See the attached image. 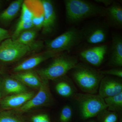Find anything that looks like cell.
<instances>
[{
  "instance_id": "cell-2",
  "label": "cell",
  "mask_w": 122,
  "mask_h": 122,
  "mask_svg": "<svg viewBox=\"0 0 122 122\" xmlns=\"http://www.w3.org/2000/svg\"><path fill=\"white\" fill-rule=\"evenodd\" d=\"M72 76L79 88L86 93L96 94L105 76L100 71L85 63H78L72 69Z\"/></svg>"
},
{
  "instance_id": "cell-27",
  "label": "cell",
  "mask_w": 122,
  "mask_h": 122,
  "mask_svg": "<svg viewBox=\"0 0 122 122\" xmlns=\"http://www.w3.org/2000/svg\"><path fill=\"white\" fill-rule=\"evenodd\" d=\"M25 118L27 122H52L49 115L45 113L35 114Z\"/></svg>"
},
{
  "instance_id": "cell-5",
  "label": "cell",
  "mask_w": 122,
  "mask_h": 122,
  "mask_svg": "<svg viewBox=\"0 0 122 122\" xmlns=\"http://www.w3.org/2000/svg\"><path fill=\"white\" fill-rule=\"evenodd\" d=\"M83 41L81 29L73 27L52 40L46 41V50L56 54L69 52Z\"/></svg>"
},
{
  "instance_id": "cell-33",
  "label": "cell",
  "mask_w": 122,
  "mask_h": 122,
  "mask_svg": "<svg viewBox=\"0 0 122 122\" xmlns=\"http://www.w3.org/2000/svg\"><path fill=\"white\" fill-rule=\"evenodd\" d=\"M94 122V121H90V122Z\"/></svg>"
},
{
  "instance_id": "cell-21",
  "label": "cell",
  "mask_w": 122,
  "mask_h": 122,
  "mask_svg": "<svg viewBox=\"0 0 122 122\" xmlns=\"http://www.w3.org/2000/svg\"><path fill=\"white\" fill-rule=\"evenodd\" d=\"M0 122H27L25 117L16 111L5 110L0 111Z\"/></svg>"
},
{
  "instance_id": "cell-12",
  "label": "cell",
  "mask_w": 122,
  "mask_h": 122,
  "mask_svg": "<svg viewBox=\"0 0 122 122\" xmlns=\"http://www.w3.org/2000/svg\"><path fill=\"white\" fill-rule=\"evenodd\" d=\"M59 54L46 50L20 62L14 67L13 70L15 73L31 70L44 61L53 58Z\"/></svg>"
},
{
  "instance_id": "cell-32",
  "label": "cell",
  "mask_w": 122,
  "mask_h": 122,
  "mask_svg": "<svg viewBox=\"0 0 122 122\" xmlns=\"http://www.w3.org/2000/svg\"><path fill=\"white\" fill-rule=\"evenodd\" d=\"M4 73V70L3 67L0 65V74H3Z\"/></svg>"
},
{
  "instance_id": "cell-26",
  "label": "cell",
  "mask_w": 122,
  "mask_h": 122,
  "mask_svg": "<svg viewBox=\"0 0 122 122\" xmlns=\"http://www.w3.org/2000/svg\"><path fill=\"white\" fill-rule=\"evenodd\" d=\"M73 114V110L71 107L68 105H66L61 110L58 117V122H70Z\"/></svg>"
},
{
  "instance_id": "cell-8",
  "label": "cell",
  "mask_w": 122,
  "mask_h": 122,
  "mask_svg": "<svg viewBox=\"0 0 122 122\" xmlns=\"http://www.w3.org/2000/svg\"><path fill=\"white\" fill-rule=\"evenodd\" d=\"M110 26L106 22H94L81 29L83 41L92 45L102 44L108 38Z\"/></svg>"
},
{
  "instance_id": "cell-18",
  "label": "cell",
  "mask_w": 122,
  "mask_h": 122,
  "mask_svg": "<svg viewBox=\"0 0 122 122\" xmlns=\"http://www.w3.org/2000/svg\"><path fill=\"white\" fill-rule=\"evenodd\" d=\"M30 9L33 17L32 18L34 28L42 29L44 22L43 6L41 0L24 1Z\"/></svg>"
},
{
  "instance_id": "cell-20",
  "label": "cell",
  "mask_w": 122,
  "mask_h": 122,
  "mask_svg": "<svg viewBox=\"0 0 122 122\" xmlns=\"http://www.w3.org/2000/svg\"><path fill=\"white\" fill-rule=\"evenodd\" d=\"M109 111L121 114L122 111V92L114 96L104 98Z\"/></svg>"
},
{
  "instance_id": "cell-29",
  "label": "cell",
  "mask_w": 122,
  "mask_h": 122,
  "mask_svg": "<svg viewBox=\"0 0 122 122\" xmlns=\"http://www.w3.org/2000/svg\"><path fill=\"white\" fill-rule=\"evenodd\" d=\"M10 38L8 31L0 27V44L5 39Z\"/></svg>"
},
{
  "instance_id": "cell-1",
  "label": "cell",
  "mask_w": 122,
  "mask_h": 122,
  "mask_svg": "<svg viewBox=\"0 0 122 122\" xmlns=\"http://www.w3.org/2000/svg\"><path fill=\"white\" fill-rule=\"evenodd\" d=\"M66 19L70 24L75 25L92 17L106 16V9L83 0H65Z\"/></svg>"
},
{
  "instance_id": "cell-4",
  "label": "cell",
  "mask_w": 122,
  "mask_h": 122,
  "mask_svg": "<svg viewBox=\"0 0 122 122\" xmlns=\"http://www.w3.org/2000/svg\"><path fill=\"white\" fill-rule=\"evenodd\" d=\"M43 46L42 41H36L30 45H25L11 38H8L0 44V62H14L30 52L41 49Z\"/></svg>"
},
{
  "instance_id": "cell-6",
  "label": "cell",
  "mask_w": 122,
  "mask_h": 122,
  "mask_svg": "<svg viewBox=\"0 0 122 122\" xmlns=\"http://www.w3.org/2000/svg\"><path fill=\"white\" fill-rule=\"evenodd\" d=\"M72 96L78 103L81 116L83 119L98 116L107 108L104 99L99 95L77 93Z\"/></svg>"
},
{
  "instance_id": "cell-28",
  "label": "cell",
  "mask_w": 122,
  "mask_h": 122,
  "mask_svg": "<svg viewBox=\"0 0 122 122\" xmlns=\"http://www.w3.org/2000/svg\"><path fill=\"white\" fill-rule=\"evenodd\" d=\"M101 73L105 76V75L115 76L118 77H122V69L121 68H112L110 69L99 71Z\"/></svg>"
},
{
  "instance_id": "cell-15",
  "label": "cell",
  "mask_w": 122,
  "mask_h": 122,
  "mask_svg": "<svg viewBox=\"0 0 122 122\" xmlns=\"http://www.w3.org/2000/svg\"><path fill=\"white\" fill-rule=\"evenodd\" d=\"M2 96H7L28 91L26 86L13 77H6L1 81Z\"/></svg>"
},
{
  "instance_id": "cell-24",
  "label": "cell",
  "mask_w": 122,
  "mask_h": 122,
  "mask_svg": "<svg viewBox=\"0 0 122 122\" xmlns=\"http://www.w3.org/2000/svg\"><path fill=\"white\" fill-rule=\"evenodd\" d=\"M33 28H34V27L32 20L19 19L12 35L11 39L15 40L22 32Z\"/></svg>"
},
{
  "instance_id": "cell-11",
  "label": "cell",
  "mask_w": 122,
  "mask_h": 122,
  "mask_svg": "<svg viewBox=\"0 0 122 122\" xmlns=\"http://www.w3.org/2000/svg\"><path fill=\"white\" fill-rule=\"evenodd\" d=\"M35 95L34 92L28 91L5 96L1 100L0 107L3 110L17 109L27 102Z\"/></svg>"
},
{
  "instance_id": "cell-9",
  "label": "cell",
  "mask_w": 122,
  "mask_h": 122,
  "mask_svg": "<svg viewBox=\"0 0 122 122\" xmlns=\"http://www.w3.org/2000/svg\"><path fill=\"white\" fill-rule=\"evenodd\" d=\"M109 50L107 44H102L82 50L79 56L82 61L90 65L98 66L101 65Z\"/></svg>"
},
{
  "instance_id": "cell-16",
  "label": "cell",
  "mask_w": 122,
  "mask_h": 122,
  "mask_svg": "<svg viewBox=\"0 0 122 122\" xmlns=\"http://www.w3.org/2000/svg\"><path fill=\"white\" fill-rule=\"evenodd\" d=\"M12 77L16 79L26 86L39 89L42 80L36 71L32 70L15 73Z\"/></svg>"
},
{
  "instance_id": "cell-7",
  "label": "cell",
  "mask_w": 122,
  "mask_h": 122,
  "mask_svg": "<svg viewBox=\"0 0 122 122\" xmlns=\"http://www.w3.org/2000/svg\"><path fill=\"white\" fill-rule=\"evenodd\" d=\"M41 80V84L37 93L23 106L17 109L16 112L21 114L38 107L48 106L52 103L53 98L50 89L49 81Z\"/></svg>"
},
{
  "instance_id": "cell-31",
  "label": "cell",
  "mask_w": 122,
  "mask_h": 122,
  "mask_svg": "<svg viewBox=\"0 0 122 122\" xmlns=\"http://www.w3.org/2000/svg\"><path fill=\"white\" fill-rule=\"evenodd\" d=\"M1 79L0 78V102L1 100V97L2 96L1 91Z\"/></svg>"
},
{
  "instance_id": "cell-23",
  "label": "cell",
  "mask_w": 122,
  "mask_h": 122,
  "mask_svg": "<svg viewBox=\"0 0 122 122\" xmlns=\"http://www.w3.org/2000/svg\"><path fill=\"white\" fill-rule=\"evenodd\" d=\"M37 34V29L33 28L22 32L14 40L23 45H30L36 42L35 39Z\"/></svg>"
},
{
  "instance_id": "cell-17",
  "label": "cell",
  "mask_w": 122,
  "mask_h": 122,
  "mask_svg": "<svg viewBox=\"0 0 122 122\" xmlns=\"http://www.w3.org/2000/svg\"><path fill=\"white\" fill-rule=\"evenodd\" d=\"M107 23L109 26L117 28L122 27V7L120 4L114 1L109 7L106 8Z\"/></svg>"
},
{
  "instance_id": "cell-10",
  "label": "cell",
  "mask_w": 122,
  "mask_h": 122,
  "mask_svg": "<svg viewBox=\"0 0 122 122\" xmlns=\"http://www.w3.org/2000/svg\"><path fill=\"white\" fill-rule=\"evenodd\" d=\"M44 13L42 33L44 35L52 33L56 28L57 15L53 3L50 0H41Z\"/></svg>"
},
{
  "instance_id": "cell-14",
  "label": "cell",
  "mask_w": 122,
  "mask_h": 122,
  "mask_svg": "<svg viewBox=\"0 0 122 122\" xmlns=\"http://www.w3.org/2000/svg\"><path fill=\"white\" fill-rule=\"evenodd\" d=\"M110 62L118 68L122 66V37L118 33L112 34Z\"/></svg>"
},
{
  "instance_id": "cell-3",
  "label": "cell",
  "mask_w": 122,
  "mask_h": 122,
  "mask_svg": "<svg viewBox=\"0 0 122 122\" xmlns=\"http://www.w3.org/2000/svg\"><path fill=\"white\" fill-rule=\"evenodd\" d=\"M53 58L48 66L36 71L42 80L49 81L62 77L78 63L77 57L65 53L60 54Z\"/></svg>"
},
{
  "instance_id": "cell-34",
  "label": "cell",
  "mask_w": 122,
  "mask_h": 122,
  "mask_svg": "<svg viewBox=\"0 0 122 122\" xmlns=\"http://www.w3.org/2000/svg\"><path fill=\"white\" fill-rule=\"evenodd\" d=\"M1 6V1H0V7Z\"/></svg>"
},
{
  "instance_id": "cell-19",
  "label": "cell",
  "mask_w": 122,
  "mask_h": 122,
  "mask_svg": "<svg viewBox=\"0 0 122 122\" xmlns=\"http://www.w3.org/2000/svg\"><path fill=\"white\" fill-rule=\"evenodd\" d=\"M24 1L16 0L12 2L7 9L0 13V22L8 24L17 15L21 9Z\"/></svg>"
},
{
  "instance_id": "cell-13",
  "label": "cell",
  "mask_w": 122,
  "mask_h": 122,
  "mask_svg": "<svg viewBox=\"0 0 122 122\" xmlns=\"http://www.w3.org/2000/svg\"><path fill=\"white\" fill-rule=\"evenodd\" d=\"M98 95L103 98L114 96L122 92V84L118 79L104 76L100 81Z\"/></svg>"
},
{
  "instance_id": "cell-25",
  "label": "cell",
  "mask_w": 122,
  "mask_h": 122,
  "mask_svg": "<svg viewBox=\"0 0 122 122\" xmlns=\"http://www.w3.org/2000/svg\"><path fill=\"white\" fill-rule=\"evenodd\" d=\"M118 116L117 113L106 109L98 115L99 121V122H117L118 120Z\"/></svg>"
},
{
  "instance_id": "cell-30",
  "label": "cell",
  "mask_w": 122,
  "mask_h": 122,
  "mask_svg": "<svg viewBox=\"0 0 122 122\" xmlns=\"http://www.w3.org/2000/svg\"><path fill=\"white\" fill-rule=\"evenodd\" d=\"M95 1L98 4H102L106 8L109 7L114 2L113 0H95Z\"/></svg>"
},
{
  "instance_id": "cell-22",
  "label": "cell",
  "mask_w": 122,
  "mask_h": 122,
  "mask_svg": "<svg viewBox=\"0 0 122 122\" xmlns=\"http://www.w3.org/2000/svg\"><path fill=\"white\" fill-rule=\"evenodd\" d=\"M69 81L63 80L58 82L55 86L57 93L60 96L68 97L73 96L74 90Z\"/></svg>"
}]
</instances>
